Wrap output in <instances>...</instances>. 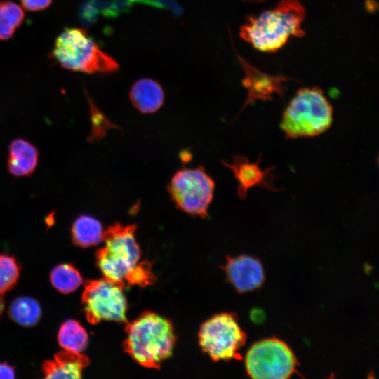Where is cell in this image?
Segmentation results:
<instances>
[{"mask_svg": "<svg viewBox=\"0 0 379 379\" xmlns=\"http://www.w3.org/2000/svg\"><path fill=\"white\" fill-rule=\"evenodd\" d=\"M8 314L15 322L23 326L30 327L39 322L41 316V309L35 299L21 296L11 302Z\"/></svg>", "mask_w": 379, "mask_h": 379, "instance_id": "e0dca14e", "label": "cell"}, {"mask_svg": "<svg viewBox=\"0 0 379 379\" xmlns=\"http://www.w3.org/2000/svg\"><path fill=\"white\" fill-rule=\"evenodd\" d=\"M71 232L74 244L82 248L97 245L102 241L104 234L100 222L88 215L79 216L72 224Z\"/></svg>", "mask_w": 379, "mask_h": 379, "instance_id": "2e32d148", "label": "cell"}, {"mask_svg": "<svg viewBox=\"0 0 379 379\" xmlns=\"http://www.w3.org/2000/svg\"><path fill=\"white\" fill-rule=\"evenodd\" d=\"M129 98L132 105L144 114L154 113L163 105L164 92L161 84L149 78H142L132 86Z\"/></svg>", "mask_w": 379, "mask_h": 379, "instance_id": "5bb4252c", "label": "cell"}, {"mask_svg": "<svg viewBox=\"0 0 379 379\" xmlns=\"http://www.w3.org/2000/svg\"><path fill=\"white\" fill-rule=\"evenodd\" d=\"M87 98L90 104L92 132L89 136L88 140L93 142L102 139L107 133V131L111 128H118L117 125L111 122L95 105L91 98L88 95Z\"/></svg>", "mask_w": 379, "mask_h": 379, "instance_id": "7402d4cb", "label": "cell"}, {"mask_svg": "<svg viewBox=\"0 0 379 379\" xmlns=\"http://www.w3.org/2000/svg\"><path fill=\"white\" fill-rule=\"evenodd\" d=\"M51 55L62 68L74 72L109 74L119 68L84 28H65L57 37Z\"/></svg>", "mask_w": 379, "mask_h": 379, "instance_id": "277c9868", "label": "cell"}, {"mask_svg": "<svg viewBox=\"0 0 379 379\" xmlns=\"http://www.w3.org/2000/svg\"><path fill=\"white\" fill-rule=\"evenodd\" d=\"M22 6L29 11H38L47 8L52 0H20Z\"/></svg>", "mask_w": 379, "mask_h": 379, "instance_id": "484cf974", "label": "cell"}, {"mask_svg": "<svg viewBox=\"0 0 379 379\" xmlns=\"http://www.w3.org/2000/svg\"><path fill=\"white\" fill-rule=\"evenodd\" d=\"M4 307V300L0 295V317H1V313L3 312Z\"/></svg>", "mask_w": 379, "mask_h": 379, "instance_id": "f1b7e54d", "label": "cell"}, {"mask_svg": "<svg viewBox=\"0 0 379 379\" xmlns=\"http://www.w3.org/2000/svg\"><path fill=\"white\" fill-rule=\"evenodd\" d=\"M246 340V335L232 313L213 316L201 326L199 332L201 349L215 361L237 357Z\"/></svg>", "mask_w": 379, "mask_h": 379, "instance_id": "9c48e42d", "label": "cell"}, {"mask_svg": "<svg viewBox=\"0 0 379 379\" xmlns=\"http://www.w3.org/2000/svg\"><path fill=\"white\" fill-rule=\"evenodd\" d=\"M135 225L116 222L104 231L105 246L96 253L97 264L105 279L124 283L138 263L140 248L135 232Z\"/></svg>", "mask_w": 379, "mask_h": 379, "instance_id": "5b68a950", "label": "cell"}, {"mask_svg": "<svg viewBox=\"0 0 379 379\" xmlns=\"http://www.w3.org/2000/svg\"><path fill=\"white\" fill-rule=\"evenodd\" d=\"M124 288V283L105 277L87 281L81 300L88 321L93 324L102 320L127 322V301Z\"/></svg>", "mask_w": 379, "mask_h": 379, "instance_id": "ba28073f", "label": "cell"}, {"mask_svg": "<svg viewBox=\"0 0 379 379\" xmlns=\"http://www.w3.org/2000/svg\"><path fill=\"white\" fill-rule=\"evenodd\" d=\"M79 17L81 23L91 26L98 21L99 14L90 0H87L81 4L79 11Z\"/></svg>", "mask_w": 379, "mask_h": 379, "instance_id": "d4e9b609", "label": "cell"}, {"mask_svg": "<svg viewBox=\"0 0 379 379\" xmlns=\"http://www.w3.org/2000/svg\"><path fill=\"white\" fill-rule=\"evenodd\" d=\"M58 340L64 350L81 352L87 346L88 336L84 328L77 321L69 319L61 325L58 333Z\"/></svg>", "mask_w": 379, "mask_h": 379, "instance_id": "ac0fdd59", "label": "cell"}, {"mask_svg": "<svg viewBox=\"0 0 379 379\" xmlns=\"http://www.w3.org/2000/svg\"><path fill=\"white\" fill-rule=\"evenodd\" d=\"M50 280L56 290L65 294L77 290L83 281L79 270L67 263L55 267L50 273Z\"/></svg>", "mask_w": 379, "mask_h": 379, "instance_id": "ffe728a7", "label": "cell"}, {"mask_svg": "<svg viewBox=\"0 0 379 379\" xmlns=\"http://www.w3.org/2000/svg\"><path fill=\"white\" fill-rule=\"evenodd\" d=\"M20 276V266L13 256L0 255V294L11 290Z\"/></svg>", "mask_w": 379, "mask_h": 379, "instance_id": "44dd1931", "label": "cell"}, {"mask_svg": "<svg viewBox=\"0 0 379 379\" xmlns=\"http://www.w3.org/2000/svg\"><path fill=\"white\" fill-rule=\"evenodd\" d=\"M305 11L298 0H282L272 10L251 16L240 29V36L262 51H275L291 36H302Z\"/></svg>", "mask_w": 379, "mask_h": 379, "instance_id": "6da1fadb", "label": "cell"}, {"mask_svg": "<svg viewBox=\"0 0 379 379\" xmlns=\"http://www.w3.org/2000/svg\"><path fill=\"white\" fill-rule=\"evenodd\" d=\"M157 4V8L170 10L175 16L182 15V7L175 0H152Z\"/></svg>", "mask_w": 379, "mask_h": 379, "instance_id": "4316f807", "label": "cell"}, {"mask_svg": "<svg viewBox=\"0 0 379 379\" xmlns=\"http://www.w3.org/2000/svg\"><path fill=\"white\" fill-rule=\"evenodd\" d=\"M124 350L139 364L159 368L171 354L176 337L171 322L150 311L127 324Z\"/></svg>", "mask_w": 379, "mask_h": 379, "instance_id": "7a4b0ae2", "label": "cell"}, {"mask_svg": "<svg viewBox=\"0 0 379 379\" xmlns=\"http://www.w3.org/2000/svg\"><path fill=\"white\" fill-rule=\"evenodd\" d=\"M15 377V368L10 364L2 362L0 363V378H14Z\"/></svg>", "mask_w": 379, "mask_h": 379, "instance_id": "83f0119b", "label": "cell"}, {"mask_svg": "<svg viewBox=\"0 0 379 379\" xmlns=\"http://www.w3.org/2000/svg\"><path fill=\"white\" fill-rule=\"evenodd\" d=\"M333 109L319 87L297 91L284 111L280 128L286 138L314 137L328 130Z\"/></svg>", "mask_w": 379, "mask_h": 379, "instance_id": "3957f363", "label": "cell"}, {"mask_svg": "<svg viewBox=\"0 0 379 379\" xmlns=\"http://www.w3.org/2000/svg\"><path fill=\"white\" fill-rule=\"evenodd\" d=\"M38 157L37 149L30 142L20 138L13 140L8 149L9 172L17 177L29 175L37 166Z\"/></svg>", "mask_w": 379, "mask_h": 379, "instance_id": "9a60e30c", "label": "cell"}, {"mask_svg": "<svg viewBox=\"0 0 379 379\" xmlns=\"http://www.w3.org/2000/svg\"><path fill=\"white\" fill-rule=\"evenodd\" d=\"M262 154H260L256 162L251 163L244 156L234 155L231 164L222 161L224 166L232 171L237 180V195L241 200L246 199L248 190L256 185L267 188L271 192L281 190L274 186V180L277 177L272 171L275 169V166L261 169L259 166Z\"/></svg>", "mask_w": 379, "mask_h": 379, "instance_id": "30bf717a", "label": "cell"}, {"mask_svg": "<svg viewBox=\"0 0 379 379\" xmlns=\"http://www.w3.org/2000/svg\"><path fill=\"white\" fill-rule=\"evenodd\" d=\"M228 280L239 293L258 288L264 282L265 275L262 263L248 255L227 257L223 267Z\"/></svg>", "mask_w": 379, "mask_h": 379, "instance_id": "8fae6325", "label": "cell"}, {"mask_svg": "<svg viewBox=\"0 0 379 379\" xmlns=\"http://www.w3.org/2000/svg\"><path fill=\"white\" fill-rule=\"evenodd\" d=\"M89 364L88 358L81 352L64 350L53 359L43 364L46 378H80L84 369Z\"/></svg>", "mask_w": 379, "mask_h": 379, "instance_id": "4fadbf2b", "label": "cell"}, {"mask_svg": "<svg viewBox=\"0 0 379 379\" xmlns=\"http://www.w3.org/2000/svg\"><path fill=\"white\" fill-rule=\"evenodd\" d=\"M297 361L291 348L282 340L270 338L259 340L248 350L245 366L255 379H286L296 371Z\"/></svg>", "mask_w": 379, "mask_h": 379, "instance_id": "52a82bcc", "label": "cell"}, {"mask_svg": "<svg viewBox=\"0 0 379 379\" xmlns=\"http://www.w3.org/2000/svg\"><path fill=\"white\" fill-rule=\"evenodd\" d=\"M99 15L117 18L121 13L129 12L135 0H90Z\"/></svg>", "mask_w": 379, "mask_h": 379, "instance_id": "603a6c76", "label": "cell"}, {"mask_svg": "<svg viewBox=\"0 0 379 379\" xmlns=\"http://www.w3.org/2000/svg\"><path fill=\"white\" fill-rule=\"evenodd\" d=\"M239 60L244 67L246 77L242 84L248 90V96L241 112L248 105L256 100H271L273 93L279 94L281 98L284 94L282 82L288 79L283 77H270L250 66L240 56Z\"/></svg>", "mask_w": 379, "mask_h": 379, "instance_id": "7c38bea8", "label": "cell"}, {"mask_svg": "<svg viewBox=\"0 0 379 379\" xmlns=\"http://www.w3.org/2000/svg\"><path fill=\"white\" fill-rule=\"evenodd\" d=\"M215 182L202 166L183 168L172 177L167 186L176 207L192 215L206 218L212 201Z\"/></svg>", "mask_w": 379, "mask_h": 379, "instance_id": "8992f818", "label": "cell"}, {"mask_svg": "<svg viewBox=\"0 0 379 379\" xmlns=\"http://www.w3.org/2000/svg\"><path fill=\"white\" fill-rule=\"evenodd\" d=\"M154 278V275L151 271L150 264L147 262H142L137 264L128 274L126 281L131 284L145 286L153 283Z\"/></svg>", "mask_w": 379, "mask_h": 379, "instance_id": "cb8c5ba5", "label": "cell"}, {"mask_svg": "<svg viewBox=\"0 0 379 379\" xmlns=\"http://www.w3.org/2000/svg\"><path fill=\"white\" fill-rule=\"evenodd\" d=\"M24 18V11L18 4L11 1H0V40L12 38Z\"/></svg>", "mask_w": 379, "mask_h": 379, "instance_id": "d6986e66", "label": "cell"}]
</instances>
